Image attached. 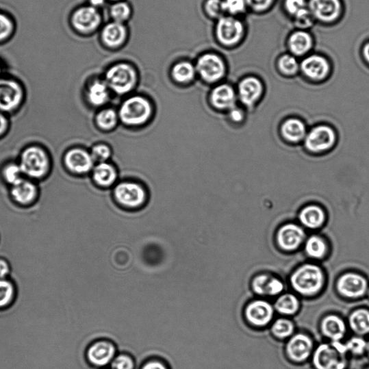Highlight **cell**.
Here are the masks:
<instances>
[{"label": "cell", "instance_id": "1", "mask_svg": "<svg viewBox=\"0 0 369 369\" xmlns=\"http://www.w3.org/2000/svg\"><path fill=\"white\" fill-rule=\"evenodd\" d=\"M138 75L135 67L127 62H118L108 68L105 81L109 89L118 94L131 92L138 83Z\"/></svg>", "mask_w": 369, "mask_h": 369}, {"label": "cell", "instance_id": "2", "mask_svg": "<svg viewBox=\"0 0 369 369\" xmlns=\"http://www.w3.org/2000/svg\"><path fill=\"white\" fill-rule=\"evenodd\" d=\"M322 270L317 266L307 264L298 268L292 277L294 289L305 296H313L318 293L324 284Z\"/></svg>", "mask_w": 369, "mask_h": 369}, {"label": "cell", "instance_id": "3", "mask_svg": "<svg viewBox=\"0 0 369 369\" xmlns=\"http://www.w3.org/2000/svg\"><path fill=\"white\" fill-rule=\"evenodd\" d=\"M153 107L149 101L141 97H131L122 103L118 116L125 125L140 126L151 118Z\"/></svg>", "mask_w": 369, "mask_h": 369}, {"label": "cell", "instance_id": "4", "mask_svg": "<svg viewBox=\"0 0 369 369\" xmlns=\"http://www.w3.org/2000/svg\"><path fill=\"white\" fill-rule=\"evenodd\" d=\"M197 75L208 84H214L225 76L226 66L220 56L214 52L201 54L195 64Z\"/></svg>", "mask_w": 369, "mask_h": 369}, {"label": "cell", "instance_id": "5", "mask_svg": "<svg viewBox=\"0 0 369 369\" xmlns=\"http://www.w3.org/2000/svg\"><path fill=\"white\" fill-rule=\"evenodd\" d=\"M20 167L23 173L34 179H39L49 170V157L42 148L31 147L26 149L23 152Z\"/></svg>", "mask_w": 369, "mask_h": 369}, {"label": "cell", "instance_id": "6", "mask_svg": "<svg viewBox=\"0 0 369 369\" xmlns=\"http://www.w3.org/2000/svg\"><path fill=\"white\" fill-rule=\"evenodd\" d=\"M103 18L99 9L86 5L77 8L73 13L71 23L80 34L90 35L100 29Z\"/></svg>", "mask_w": 369, "mask_h": 369}, {"label": "cell", "instance_id": "7", "mask_svg": "<svg viewBox=\"0 0 369 369\" xmlns=\"http://www.w3.org/2000/svg\"><path fill=\"white\" fill-rule=\"evenodd\" d=\"M244 33L242 23L231 16H222L218 19L215 34L218 42L226 47H231L239 42Z\"/></svg>", "mask_w": 369, "mask_h": 369}, {"label": "cell", "instance_id": "8", "mask_svg": "<svg viewBox=\"0 0 369 369\" xmlns=\"http://www.w3.org/2000/svg\"><path fill=\"white\" fill-rule=\"evenodd\" d=\"M345 355L333 345L322 344L314 351L313 364L317 369H346Z\"/></svg>", "mask_w": 369, "mask_h": 369}, {"label": "cell", "instance_id": "9", "mask_svg": "<svg viewBox=\"0 0 369 369\" xmlns=\"http://www.w3.org/2000/svg\"><path fill=\"white\" fill-rule=\"evenodd\" d=\"M116 355V348L110 341L101 340L90 344L86 352V359L94 367L103 368L112 364Z\"/></svg>", "mask_w": 369, "mask_h": 369}, {"label": "cell", "instance_id": "10", "mask_svg": "<svg viewBox=\"0 0 369 369\" xmlns=\"http://www.w3.org/2000/svg\"><path fill=\"white\" fill-rule=\"evenodd\" d=\"M114 195L118 203L129 208H138L146 201L144 188L131 182L118 184L114 190Z\"/></svg>", "mask_w": 369, "mask_h": 369}, {"label": "cell", "instance_id": "11", "mask_svg": "<svg viewBox=\"0 0 369 369\" xmlns=\"http://www.w3.org/2000/svg\"><path fill=\"white\" fill-rule=\"evenodd\" d=\"M23 97V89L15 80L0 79V110H14Z\"/></svg>", "mask_w": 369, "mask_h": 369}, {"label": "cell", "instance_id": "12", "mask_svg": "<svg viewBox=\"0 0 369 369\" xmlns=\"http://www.w3.org/2000/svg\"><path fill=\"white\" fill-rule=\"evenodd\" d=\"M128 38L129 30L124 23L112 21L101 30V42L107 49H118L127 43Z\"/></svg>", "mask_w": 369, "mask_h": 369}, {"label": "cell", "instance_id": "13", "mask_svg": "<svg viewBox=\"0 0 369 369\" xmlns=\"http://www.w3.org/2000/svg\"><path fill=\"white\" fill-rule=\"evenodd\" d=\"M335 140V133L331 128L320 126L313 129L308 133L305 145L311 152L321 153L332 147Z\"/></svg>", "mask_w": 369, "mask_h": 369}, {"label": "cell", "instance_id": "14", "mask_svg": "<svg viewBox=\"0 0 369 369\" xmlns=\"http://www.w3.org/2000/svg\"><path fill=\"white\" fill-rule=\"evenodd\" d=\"M366 280L357 273L348 272L342 276L337 283V288L341 295L349 298L364 296L367 291Z\"/></svg>", "mask_w": 369, "mask_h": 369}, {"label": "cell", "instance_id": "15", "mask_svg": "<svg viewBox=\"0 0 369 369\" xmlns=\"http://www.w3.org/2000/svg\"><path fill=\"white\" fill-rule=\"evenodd\" d=\"M64 160L66 167L77 174H85L94 168V159L92 155L84 149L71 150L66 154Z\"/></svg>", "mask_w": 369, "mask_h": 369}, {"label": "cell", "instance_id": "16", "mask_svg": "<svg viewBox=\"0 0 369 369\" xmlns=\"http://www.w3.org/2000/svg\"><path fill=\"white\" fill-rule=\"evenodd\" d=\"M309 10L313 16L324 22H331L340 15V0H310Z\"/></svg>", "mask_w": 369, "mask_h": 369}, {"label": "cell", "instance_id": "17", "mask_svg": "<svg viewBox=\"0 0 369 369\" xmlns=\"http://www.w3.org/2000/svg\"><path fill=\"white\" fill-rule=\"evenodd\" d=\"M305 232L300 227L290 224L282 227L279 231L278 242L280 247L286 251L297 249L303 243Z\"/></svg>", "mask_w": 369, "mask_h": 369}, {"label": "cell", "instance_id": "18", "mask_svg": "<svg viewBox=\"0 0 369 369\" xmlns=\"http://www.w3.org/2000/svg\"><path fill=\"white\" fill-rule=\"evenodd\" d=\"M312 348V341L308 336L298 334L290 340L286 351L291 360L300 363L309 357Z\"/></svg>", "mask_w": 369, "mask_h": 369}, {"label": "cell", "instance_id": "19", "mask_svg": "<svg viewBox=\"0 0 369 369\" xmlns=\"http://www.w3.org/2000/svg\"><path fill=\"white\" fill-rule=\"evenodd\" d=\"M245 316L252 325L263 327L271 321L273 316V309L265 301H255L246 309Z\"/></svg>", "mask_w": 369, "mask_h": 369}, {"label": "cell", "instance_id": "20", "mask_svg": "<svg viewBox=\"0 0 369 369\" xmlns=\"http://www.w3.org/2000/svg\"><path fill=\"white\" fill-rule=\"evenodd\" d=\"M262 92L261 81L254 77L244 79L239 86L240 100L247 105H253L262 97Z\"/></svg>", "mask_w": 369, "mask_h": 369}, {"label": "cell", "instance_id": "21", "mask_svg": "<svg viewBox=\"0 0 369 369\" xmlns=\"http://www.w3.org/2000/svg\"><path fill=\"white\" fill-rule=\"evenodd\" d=\"M303 73L312 79L319 80L325 78L330 71V65L322 57L311 55L302 63Z\"/></svg>", "mask_w": 369, "mask_h": 369}, {"label": "cell", "instance_id": "22", "mask_svg": "<svg viewBox=\"0 0 369 369\" xmlns=\"http://www.w3.org/2000/svg\"><path fill=\"white\" fill-rule=\"evenodd\" d=\"M214 106L218 109H229L234 107L236 101V92L228 85H220L215 88L211 94Z\"/></svg>", "mask_w": 369, "mask_h": 369}, {"label": "cell", "instance_id": "23", "mask_svg": "<svg viewBox=\"0 0 369 369\" xmlns=\"http://www.w3.org/2000/svg\"><path fill=\"white\" fill-rule=\"evenodd\" d=\"M321 327L323 334L333 342L340 341L346 331L344 322L335 316L326 317L322 322Z\"/></svg>", "mask_w": 369, "mask_h": 369}, {"label": "cell", "instance_id": "24", "mask_svg": "<svg viewBox=\"0 0 369 369\" xmlns=\"http://www.w3.org/2000/svg\"><path fill=\"white\" fill-rule=\"evenodd\" d=\"M171 75L177 84H190L197 75L195 64L188 61L177 62L172 68Z\"/></svg>", "mask_w": 369, "mask_h": 369}, {"label": "cell", "instance_id": "25", "mask_svg": "<svg viewBox=\"0 0 369 369\" xmlns=\"http://www.w3.org/2000/svg\"><path fill=\"white\" fill-rule=\"evenodd\" d=\"M93 179L95 183L102 187L112 186L116 181L117 172L111 164L100 162L93 168Z\"/></svg>", "mask_w": 369, "mask_h": 369}, {"label": "cell", "instance_id": "26", "mask_svg": "<svg viewBox=\"0 0 369 369\" xmlns=\"http://www.w3.org/2000/svg\"><path fill=\"white\" fill-rule=\"evenodd\" d=\"M36 188L30 181L21 179L12 185V195L18 203L21 204L31 203L36 199Z\"/></svg>", "mask_w": 369, "mask_h": 369}, {"label": "cell", "instance_id": "27", "mask_svg": "<svg viewBox=\"0 0 369 369\" xmlns=\"http://www.w3.org/2000/svg\"><path fill=\"white\" fill-rule=\"evenodd\" d=\"M88 99L94 106H101L109 99V88L104 80L92 81L88 90Z\"/></svg>", "mask_w": 369, "mask_h": 369}, {"label": "cell", "instance_id": "28", "mask_svg": "<svg viewBox=\"0 0 369 369\" xmlns=\"http://www.w3.org/2000/svg\"><path fill=\"white\" fill-rule=\"evenodd\" d=\"M300 221L305 227L317 229L321 227L325 220L323 210L316 206H309L304 209L299 216Z\"/></svg>", "mask_w": 369, "mask_h": 369}, {"label": "cell", "instance_id": "29", "mask_svg": "<svg viewBox=\"0 0 369 369\" xmlns=\"http://www.w3.org/2000/svg\"><path fill=\"white\" fill-rule=\"evenodd\" d=\"M281 131L285 140L294 142L302 140L306 134V128L303 123L295 118L286 120L282 126Z\"/></svg>", "mask_w": 369, "mask_h": 369}, {"label": "cell", "instance_id": "30", "mask_svg": "<svg viewBox=\"0 0 369 369\" xmlns=\"http://www.w3.org/2000/svg\"><path fill=\"white\" fill-rule=\"evenodd\" d=\"M289 45L293 53L298 56H302L311 48L312 38L305 31H296L291 36Z\"/></svg>", "mask_w": 369, "mask_h": 369}, {"label": "cell", "instance_id": "31", "mask_svg": "<svg viewBox=\"0 0 369 369\" xmlns=\"http://www.w3.org/2000/svg\"><path fill=\"white\" fill-rule=\"evenodd\" d=\"M352 330L359 335L369 333V311L366 309H358L351 314L349 319Z\"/></svg>", "mask_w": 369, "mask_h": 369}, {"label": "cell", "instance_id": "32", "mask_svg": "<svg viewBox=\"0 0 369 369\" xmlns=\"http://www.w3.org/2000/svg\"><path fill=\"white\" fill-rule=\"evenodd\" d=\"M15 284L10 279H0V309L10 307L16 299Z\"/></svg>", "mask_w": 369, "mask_h": 369}, {"label": "cell", "instance_id": "33", "mask_svg": "<svg viewBox=\"0 0 369 369\" xmlns=\"http://www.w3.org/2000/svg\"><path fill=\"white\" fill-rule=\"evenodd\" d=\"M109 14L112 21L126 24L132 16V8L129 3L123 0L113 3L109 9Z\"/></svg>", "mask_w": 369, "mask_h": 369}, {"label": "cell", "instance_id": "34", "mask_svg": "<svg viewBox=\"0 0 369 369\" xmlns=\"http://www.w3.org/2000/svg\"><path fill=\"white\" fill-rule=\"evenodd\" d=\"M275 307L281 314L292 316L298 309V301L295 296L287 294L278 298Z\"/></svg>", "mask_w": 369, "mask_h": 369}, {"label": "cell", "instance_id": "35", "mask_svg": "<svg viewBox=\"0 0 369 369\" xmlns=\"http://www.w3.org/2000/svg\"><path fill=\"white\" fill-rule=\"evenodd\" d=\"M305 251L309 257L321 258L326 254L327 246L322 238L312 236L309 238L306 243Z\"/></svg>", "mask_w": 369, "mask_h": 369}, {"label": "cell", "instance_id": "36", "mask_svg": "<svg viewBox=\"0 0 369 369\" xmlns=\"http://www.w3.org/2000/svg\"><path fill=\"white\" fill-rule=\"evenodd\" d=\"M118 118V115L113 109H105L99 114L97 120L101 129L111 130L116 126Z\"/></svg>", "mask_w": 369, "mask_h": 369}, {"label": "cell", "instance_id": "37", "mask_svg": "<svg viewBox=\"0 0 369 369\" xmlns=\"http://www.w3.org/2000/svg\"><path fill=\"white\" fill-rule=\"evenodd\" d=\"M15 31V23L5 13H0V43L6 42Z\"/></svg>", "mask_w": 369, "mask_h": 369}, {"label": "cell", "instance_id": "38", "mask_svg": "<svg viewBox=\"0 0 369 369\" xmlns=\"http://www.w3.org/2000/svg\"><path fill=\"white\" fill-rule=\"evenodd\" d=\"M294 332L293 323L285 319H279L273 324L272 333L279 338H285L290 336Z\"/></svg>", "mask_w": 369, "mask_h": 369}, {"label": "cell", "instance_id": "39", "mask_svg": "<svg viewBox=\"0 0 369 369\" xmlns=\"http://www.w3.org/2000/svg\"><path fill=\"white\" fill-rule=\"evenodd\" d=\"M205 12L211 18L220 19L225 12L222 6V0H207L203 6Z\"/></svg>", "mask_w": 369, "mask_h": 369}, {"label": "cell", "instance_id": "40", "mask_svg": "<svg viewBox=\"0 0 369 369\" xmlns=\"http://www.w3.org/2000/svg\"><path fill=\"white\" fill-rule=\"evenodd\" d=\"M280 71L286 75H294L298 69L297 60L292 56L284 55L279 61Z\"/></svg>", "mask_w": 369, "mask_h": 369}, {"label": "cell", "instance_id": "41", "mask_svg": "<svg viewBox=\"0 0 369 369\" xmlns=\"http://www.w3.org/2000/svg\"><path fill=\"white\" fill-rule=\"evenodd\" d=\"M248 5V0H222L225 12L230 15H237L243 12Z\"/></svg>", "mask_w": 369, "mask_h": 369}, {"label": "cell", "instance_id": "42", "mask_svg": "<svg viewBox=\"0 0 369 369\" xmlns=\"http://www.w3.org/2000/svg\"><path fill=\"white\" fill-rule=\"evenodd\" d=\"M22 173L23 172L20 166L14 165V164H10L3 170V176L5 181L12 185H14L22 179Z\"/></svg>", "mask_w": 369, "mask_h": 369}, {"label": "cell", "instance_id": "43", "mask_svg": "<svg viewBox=\"0 0 369 369\" xmlns=\"http://www.w3.org/2000/svg\"><path fill=\"white\" fill-rule=\"evenodd\" d=\"M112 369H134L133 359L127 354H120L112 363Z\"/></svg>", "mask_w": 369, "mask_h": 369}, {"label": "cell", "instance_id": "44", "mask_svg": "<svg viewBox=\"0 0 369 369\" xmlns=\"http://www.w3.org/2000/svg\"><path fill=\"white\" fill-rule=\"evenodd\" d=\"M347 351L355 355H361L367 348L366 342L361 338H353L346 344Z\"/></svg>", "mask_w": 369, "mask_h": 369}, {"label": "cell", "instance_id": "45", "mask_svg": "<svg viewBox=\"0 0 369 369\" xmlns=\"http://www.w3.org/2000/svg\"><path fill=\"white\" fill-rule=\"evenodd\" d=\"M91 155L94 160L104 162L111 157L112 150L105 144H98L92 148Z\"/></svg>", "mask_w": 369, "mask_h": 369}, {"label": "cell", "instance_id": "46", "mask_svg": "<svg viewBox=\"0 0 369 369\" xmlns=\"http://www.w3.org/2000/svg\"><path fill=\"white\" fill-rule=\"evenodd\" d=\"M270 277L264 275L257 276L253 281L254 292L259 295H266L267 287Z\"/></svg>", "mask_w": 369, "mask_h": 369}, {"label": "cell", "instance_id": "47", "mask_svg": "<svg viewBox=\"0 0 369 369\" xmlns=\"http://www.w3.org/2000/svg\"><path fill=\"white\" fill-rule=\"evenodd\" d=\"M307 0H285V6L290 14L295 16L298 12L307 8Z\"/></svg>", "mask_w": 369, "mask_h": 369}, {"label": "cell", "instance_id": "48", "mask_svg": "<svg viewBox=\"0 0 369 369\" xmlns=\"http://www.w3.org/2000/svg\"><path fill=\"white\" fill-rule=\"evenodd\" d=\"M296 23L300 28L306 29L313 22V15L309 10L306 9L298 13L295 16Z\"/></svg>", "mask_w": 369, "mask_h": 369}, {"label": "cell", "instance_id": "49", "mask_svg": "<svg viewBox=\"0 0 369 369\" xmlns=\"http://www.w3.org/2000/svg\"><path fill=\"white\" fill-rule=\"evenodd\" d=\"M283 290V284L281 281L275 278H270L266 291V295L276 296Z\"/></svg>", "mask_w": 369, "mask_h": 369}, {"label": "cell", "instance_id": "50", "mask_svg": "<svg viewBox=\"0 0 369 369\" xmlns=\"http://www.w3.org/2000/svg\"><path fill=\"white\" fill-rule=\"evenodd\" d=\"M273 0H248V5L255 11H264L272 3Z\"/></svg>", "mask_w": 369, "mask_h": 369}, {"label": "cell", "instance_id": "51", "mask_svg": "<svg viewBox=\"0 0 369 369\" xmlns=\"http://www.w3.org/2000/svg\"><path fill=\"white\" fill-rule=\"evenodd\" d=\"M11 275L10 264L4 258H0V279H9Z\"/></svg>", "mask_w": 369, "mask_h": 369}, {"label": "cell", "instance_id": "52", "mask_svg": "<svg viewBox=\"0 0 369 369\" xmlns=\"http://www.w3.org/2000/svg\"><path fill=\"white\" fill-rule=\"evenodd\" d=\"M141 369H169V368L162 361L154 359L147 361Z\"/></svg>", "mask_w": 369, "mask_h": 369}, {"label": "cell", "instance_id": "53", "mask_svg": "<svg viewBox=\"0 0 369 369\" xmlns=\"http://www.w3.org/2000/svg\"><path fill=\"white\" fill-rule=\"evenodd\" d=\"M230 118L232 120L240 122L243 119V114L240 109L233 108L230 112Z\"/></svg>", "mask_w": 369, "mask_h": 369}, {"label": "cell", "instance_id": "54", "mask_svg": "<svg viewBox=\"0 0 369 369\" xmlns=\"http://www.w3.org/2000/svg\"><path fill=\"white\" fill-rule=\"evenodd\" d=\"M106 1L107 0H89L90 5L97 9L102 8Z\"/></svg>", "mask_w": 369, "mask_h": 369}, {"label": "cell", "instance_id": "55", "mask_svg": "<svg viewBox=\"0 0 369 369\" xmlns=\"http://www.w3.org/2000/svg\"><path fill=\"white\" fill-rule=\"evenodd\" d=\"M8 121L4 116L0 114V135L3 134L7 129Z\"/></svg>", "mask_w": 369, "mask_h": 369}, {"label": "cell", "instance_id": "56", "mask_svg": "<svg viewBox=\"0 0 369 369\" xmlns=\"http://www.w3.org/2000/svg\"><path fill=\"white\" fill-rule=\"evenodd\" d=\"M364 56L369 63V43H368L364 49Z\"/></svg>", "mask_w": 369, "mask_h": 369}, {"label": "cell", "instance_id": "57", "mask_svg": "<svg viewBox=\"0 0 369 369\" xmlns=\"http://www.w3.org/2000/svg\"><path fill=\"white\" fill-rule=\"evenodd\" d=\"M107 1H111V2H112L113 3H114L123 1V0H107Z\"/></svg>", "mask_w": 369, "mask_h": 369}, {"label": "cell", "instance_id": "58", "mask_svg": "<svg viewBox=\"0 0 369 369\" xmlns=\"http://www.w3.org/2000/svg\"><path fill=\"white\" fill-rule=\"evenodd\" d=\"M1 75H2V68H1V65H0V77H1Z\"/></svg>", "mask_w": 369, "mask_h": 369}, {"label": "cell", "instance_id": "59", "mask_svg": "<svg viewBox=\"0 0 369 369\" xmlns=\"http://www.w3.org/2000/svg\"><path fill=\"white\" fill-rule=\"evenodd\" d=\"M366 351H368V353L369 355V342H368V344H367V348H366Z\"/></svg>", "mask_w": 369, "mask_h": 369}, {"label": "cell", "instance_id": "60", "mask_svg": "<svg viewBox=\"0 0 369 369\" xmlns=\"http://www.w3.org/2000/svg\"><path fill=\"white\" fill-rule=\"evenodd\" d=\"M367 369H369V367Z\"/></svg>", "mask_w": 369, "mask_h": 369}, {"label": "cell", "instance_id": "61", "mask_svg": "<svg viewBox=\"0 0 369 369\" xmlns=\"http://www.w3.org/2000/svg\"><path fill=\"white\" fill-rule=\"evenodd\" d=\"M369 293V292H368Z\"/></svg>", "mask_w": 369, "mask_h": 369}]
</instances>
